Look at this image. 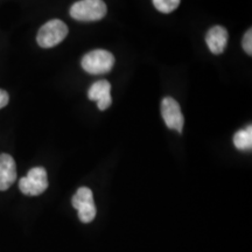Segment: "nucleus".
<instances>
[{
    "instance_id": "f257e3e1",
    "label": "nucleus",
    "mask_w": 252,
    "mask_h": 252,
    "mask_svg": "<svg viewBox=\"0 0 252 252\" xmlns=\"http://www.w3.org/2000/svg\"><path fill=\"white\" fill-rule=\"evenodd\" d=\"M108 7L103 0H80L70 7V15L82 23L98 21L106 15Z\"/></svg>"
},
{
    "instance_id": "f03ea898",
    "label": "nucleus",
    "mask_w": 252,
    "mask_h": 252,
    "mask_svg": "<svg viewBox=\"0 0 252 252\" xmlns=\"http://www.w3.org/2000/svg\"><path fill=\"white\" fill-rule=\"evenodd\" d=\"M68 26L59 19H53L37 32V45L42 48H52L58 46L68 35Z\"/></svg>"
},
{
    "instance_id": "7ed1b4c3",
    "label": "nucleus",
    "mask_w": 252,
    "mask_h": 252,
    "mask_svg": "<svg viewBox=\"0 0 252 252\" xmlns=\"http://www.w3.org/2000/svg\"><path fill=\"white\" fill-rule=\"evenodd\" d=\"M82 68L93 75L109 72L115 65V56L108 50L96 49L87 53L82 59Z\"/></svg>"
},
{
    "instance_id": "20e7f679",
    "label": "nucleus",
    "mask_w": 252,
    "mask_h": 252,
    "mask_svg": "<svg viewBox=\"0 0 252 252\" xmlns=\"http://www.w3.org/2000/svg\"><path fill=\"white\" fill-rule=\"evenodd\" d=\"M19 188L28 196H37L48 188V175L43 167H34L26 176L20 179Z\"/></svg>"
},
{
    "instance_id": "39448f33",
    "label": "nucleus",
    "mask_w": 252,
    "mask_h": 252,
    "mask_svg": "<svg viewBox=\"0 0 252 252\" xmlns=\"http://www.w3.org/2000/svg\"><path fill=\"white\" fill-rule=\"evenodd\" d=\"M72 207L78 212V219L83 223L93 222L96 217V204H94L93 190L88 187H81L72 196Z\"/></svg>"
},
{
    "instance_id": "423d86ee",
    "label": "nucleus",
    "mask_w": 252,
    "mask_h": 252,
    "mask_svg": "<svg viewBox=\"0 0 252 252\" xmlns=\"http://www.w3.org/2000/svg\"><path fill=\"white\" fill-rule=\"evenodd\" d=\"M161 116L167 127L182 133L185 119L181 112L180 104L172 97H166L161 102Z\"/></svg>"
},
{
    "instance_id": "0eeeda50",
    "label": "nucleus",
    "mask_w": 252,
    "mask_h": 252,
    "mask_svg": "<svg viewBox=\"0 0 252 252\" xmlns=\"http://www.w3.org/2000/svg\"><path fill=\"white\" fill-rule=\"evenodd\" d=\"M110 91H111V84L108 81L100 80L94 82L90 87V89L88 90V97H89V99L97 102L98 109L104 111L112 104Z\"/></svg>"
},
{
    "instance_id": "6e6552de",
    "label": "nucleus",
    "mask_w": 252,
    "mask_h": 252,
    "mask_svg": "<svg viewBox=\"0 0 252 252\" xmlns=\"http://www.w3.org/2000/svg\"><path fill=\"white\" fill-rule=\"evenodd\" d=\"M229 41V33L224 27L214 26L208 31L206 42L210 52L215 55H220L224 52Z\"/></svg>"
},
{
    "instance_id": "1a4fd4ad",
    "label": "nucleus",
    "mask_w": 252,
    "mask_h": 252,
    "mask_svg": "<svg viewBox=\"0 0 252 252\" xmlns=\"http://www.w3.org/2000/svg\"><path fill=\"white\" fill-rule=\"evenodd\" d=\"M17 180V166L9 154H0V190H7Z\"/></svg>"
},
{
    "instance_id": "9d476101",
    "label": "nucleus",
    "mask_w": 252,
    "mask_h": 252,
    "mask_svg": "<svg viewBox=\"0 0 252 252\" xmlns=\"http://www.w3.org/2000/svg\"><path fill=\"white\" fill-rule=\"evenodd\" d=\"M234 145L237 150L250 151L252 149V127H248L239 130L234 135Z\"/></svg>"
},
{
    "instance_id": "9b49d317",
    "label": "nucleus",
    "mask_w": 252,
    "mask_h": 252,
    "mask_svg": "<svg viewBox=\"0 0 252 252\" xmlns=\"http://www.w3.org/2000/svg\"><path fill=\"white\" fill-rule=\"evenodd\" d=\"M152 1L154 7L165 14L172 13L180 5V0H152Z\"/></svg>"
},
{
    "instance_id": "f8f14e48",
    "label": "nucleus",
    "mask_w": 252,
    "mask_h": 252,
    "mask_svg": "<svg viewBox=\"0 0 252 252\" xmlns=\"http://www.w3.org/2000/svg\"><path fill=\"white\" fill-rule=\"evenodd\" d=\"M243 49L249 55H252V31L249 30L243 37Z\"/></svg>"
},
{
    "instance_id": "ddd939ff",
    "label": "nucleus",
    "mask_w": 252,
    "mask_h": 252,
    "mask_svg": "<svg viewBox=\"0 0 252 252\" xmlns=\"http://www.w3.org/2000/svg\"><path fill=\"white\" fill-rule=\"evenodd\" d=\"M9 102V96L5 90L0 89V109L5 108Z\"/></svg>"
}]
</instances>
